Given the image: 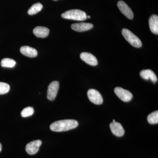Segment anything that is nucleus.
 Here are the masks:
<instances>
[{
	"label": "nucleus",
	"instance_id": "obj_24",
	"mask_svg": "<svg viewBox=\"0 0 158 158\" xmlns=\"http://www.w3.org/2000/svg\"><path fill=\"white\" fill-rule=\"evenodd\" d=\"M54 1H57V0H54Z\"/></svg>",
	"mask_w": 158,
	"mask_h": 158
},
{
	"label": "nucleus",
	"instance_id": "obj_6",
	"mask_svg": "<svg viewBox=\"0 0 158 158\" xmlns=\"http://www.w3.org/2000/svg\"><path fill=\"white\" fill-rule=\"evenodd\" d=\"M59 88V82L54 81L49 85L47 91V98L50 101H53L57 96Z\"/></svg>",
	"mask_w": 158,
	"mask_h": 158
},
{
	"label": "nucleus",
	"instance_id": "obj_16",
	"mask_svg": "<svg viewBox=\"0 0 158 158\" xmlns=\"http://www.w3.org/2000/svg\"><path fill=\"white\" fill-rule=\"evenodd\" d=\"M43 8V5L41 3H37L34 4L28 11V14L29 15H34L37 14L41 11Z\"/></svg>",
	"mask_w": 158,
	"mask_h": 158
},
{
	"label": "nucleus",
	"instance_id": "obj_20",
	"mask_svg": "<svg viewBox=\"0 0 158 158\" xmlns=\"http://www.w3.org/2000/svg\"><path fill=\"white\" fill-rule=\"evenodd\" d=\"M10 86L4 82H0V94H4L9 92Z\"/></svg>",
	"mask_w": 158,
	"mask_h": 158
},
{
	"label": "nucleus",
	"instance_id": "obj_13",
	"mask_svg": "<svg viewBox=\"0 0 158 158\" xmlns=\"http://www.w3.org/2000/svg\"><path fill=\"white\" fill-rule=\"evenodd\" d=\"M20 52L24 56L30 58H34L37 56V52L35 49L28 46H23L20 49Z\"/></svg>",
	"mask_w": 158,
	"mask_h": 158
},
{
	"label": "nucleus",
	"instance_id": "obj_1",
	"mask_svg": "<svg viewBox=\"0 0 158 158\" xmlns=\"http://www.w3.org/2000/svg\"><path fill=\"white\" fill-rule=\"evenodd\" d=\"M78 124V122L74 119H64L53 123L50 128L53 131H66L77 127Z\"/></svg>",
	"mask_w": 158,
	"mask_h": 158
},
{
	"label": "nucleus",
	"instance_id": "obj_9",
	"mask_svg": "<svg viewBox=\"0 0 158 158\" xmlns=\"http://www.w3.org/2000/svg\"><path fill=\"white\" fill-rule=\"evenodd\" d=\"M80 57L83 61L90 65L95 66L98 64L96 57L90 53L82 52L80 55Z\"/></svg>",
	"mask_w": 158,
	"mask_h": 158
},
{
	"label": "nucleus",
	"instance_id": "obj_14",
	"mask_svg": "<svg viewBox=\"0 0 158 158\" xmlns=\"http://www.w3.org/2000/svg\"><path fill=\"white\" fill-rule=\"evenodd\" d=\"M33 33L37 37L45 38L48 36L49 30L45 27H37L33 30Z\"/></svg>",
	"mask_w": 158,
	"mask_h": 158
},
{
	"label": "nucleus",
	"instance_id": "obj_3",
	"mask_svg": "<svg viewBox=\"0 0 158 158\" xmlns=\"http://www.w3.org/2000/svg\"><path fill=\"white\" fill-rule=\"evenodd\" d=\"M122 33L125 39L133 46L138 48L142 46V42L140 39L129 30L123 29L122 31Z\"/></svg>",
	"mask_w": 158,
	"mask_h": 158
},
{
	"label": "nucleus",
	"instance_id": "obj_17",
	"mask_svg": "<svg viewBox=\"0 0 158 158\" xmlns=\"http://www.w3.org/2000/svg\"><path fill=\"white\" fill-rule=\"evenodd\" d=\"M1 65L3 67L13 68L16 65V62L12 59L5 58L1 61Z\"/></svg>",
	"mask_w": 158,
	"mask_h": 158
},
{
	"label": "nucleus",
	"instance_id": "obj_11",
	"mask_svg": "<svg viewBox=\"0 0 158 158\" xmlns=\"http://www.w3.org/2000/svg\"><path fill=\"white\" fill-rule=\"evenodd\" d=\"M94 26L90 23H81L72 24L71 28L77 32H84L88 31L93 27Z\"/></svg>",
	"mask_w": 158,
	"mask_h": 158
},
{
	"label": "nucleus",
	"instance_id": "obj_7",
	"mask_svg": "<svg viewBox=\"0 0 158 158\" xmlns=\"http://www.w3.org/2000/svg\"><path fill=\"white\" fill-rule=\"evenodd\" d=\"M41 144L42 141L41 140H37L31 141L26 145V151L30 155H34L38 152Z\"/></svg>",
	"mask_w": 158,
	"mask_h": 158
},
{
	"label": "nucleus",
	"instance_id": "obj_10",
	"mask_svg": "<svg viewBox=\"0 0 158 158\" xmlns=\"http://www.w3.org/2000/svg\"><path fill=\"white\" fill-rule=\"evenodd\" d=\"M112 132L117 137H122L124 135L125 131L122 125L118 122H112L110 124Z\"/></svg>",
	"mask_w": 158,
	"mask_h": 158
},
{
	"label": "nucleus",
	"instance_id": "obj_5",
	"mask_svg": "<svg viewBox=\"0 0 158 158\" xmlns=\"http://www.w3.org/2000/svg\"><path fill=\"white\" fill-rule=\"evenodd\" d=\"M88 96L90 101L95 104L101 105L103 102L101 94L95 89H91L88 90Z\"/></svg>",
	"mask_w": 158,
	"mask_h": 158
},
{
	"label": "nucleus",
	"instance_id": "obj_2",
	"mask_svg": "<svg viewBox=\"0 0 158 158\" xmlns=\"http://www.w3.org/2000/svg\"><path fill=\"white\" fill-rule=\"evenodd\" d=\"M61 16L65 19L77 21L85 20L87 19V14L85 11L79 9L69 10L62 13Z\"/></svg>",
	"mask_w": 158,
	"mask_h": 158
},
{
	"label": "nucleus",
	"instance_id": "obj_15",
	"mask_svg": "<svg viewBox=\"0 0 158 158\" xmlns=\"http://www.w3.org/2000/svg\"><path fill=\"white\" fill-rule=\"evenodd\" d=\"M150 29L152 33L158 34V16L156 15H152L149 19Z\"/></svg>",
	"mask_w": 158,
	"mask_h": 158
},
{
	"label": "nucleus",
	"instance_id": "obj_19",
	"mask_svg": "<svg viewBox=\"0 0 158 158\" xmlns=\"http://www.w3.org/2000/svg\"><path fill=\"white\" fill-rule=\"evenodd\" d=\"M34 113V109L31 107H27L24 108L21 113L23 117H27L31 116Z\"/></svg>",
	"mask_w": 158,
	"mask_h": 158
},
{
	"label": "nucleus",
	"instance_id": "obj_12",
	"mask_svg": "<svg viewBox=\"0 0 158 158\" xmlns=\"http://www.w3.org/2000/svg\"><path fill=\"white\" fill-rule=\"evenodd\" d=\"M140 76L144 80H150L154 83H155L158 81L157 77L155 73L151 69H146V70L141 71L140 72Z\"/></svg>",
	"mask_w": 158,
	"mask_h": 158
},
{
	"label": "nucleus",
	"instance_id": "obj_4",
	"mask_svg": "<svg viewBox=\"0 0 158 158\" xmlns=\"http://www.w3.org/2000/svg\"><path fill=\"white\" fill-rule=\"evenodd\" d=\"M114 92L116 95L123 102H129L133 98V94L131 92L120 87H116L115 88Z\"/></svg>",
	"mask_w": 158,
	"mask_h": 158
},
{
	"label": "nucleus",
	"instance_id": "obj_21",
	"mask_svg": "<svg viewBox=\"0 0 158 158\" xmlns=\"http://www.w3.org/2000/svg\"><path fill=\"white\" fill-rule=\"evenodd\" d=\"M2 144H1V143H0V152H1V151H2Z\"/></svg>",
	"mask_w": 158,
	"mask_h": 158
},
{
	"label": "nucleus",
	"instance_id": "obj_23",
	"mask_svg": "<svg viewBox=\"0 0 158 158\" xmlns=\"http://www.w3.org/2000/svg\"><path fill=\"white\" fill-rule=\"evenodd\" d=\"M116 122V121H115V119H113V122Z\"/></svg>",
	"mask_w": 158,
	"mask_h": 158
},
{
	"label": "nucleus",
	"instance_id": "obj_8",
	"mask_svg": "<svg viewBox=\"0 0 158 158\" xmlns=\"http://www.w3.org/2000/svg\"><path fill=\"white\" fill-rule=\"evenodd\" d=\"M117 6L120 11L126 17L129 19H133L134 17L133 11L126 3L123 1H118L117 3Z\"/></svg>",
	"mask_w": 158,
	"mask_h": 158
},
{
	"label": "nucleus",
	"instance_id": "obj_18",
	"mask_svg": "<svg viewBox=\"0 0 158 158\" xmlns=\"http://www.w3.org/2000/svg\"><path fill=\"white\" fill-rule=\"evenodd\" d=\"M148 121L150 124H157L158 123V111L155 112L150 114L148 117Z\"/></svg>",
	"mask_w": 158,
	"mask_h": 158
},
{
	"label": "nucleus",
	"instance_id": "obj_22",
	"mask_svg": "<svg viewBox=\"0 0 158 158\" xmlns=\"http://www.w3.org/2000/svg\"><path fill=\"white\" fill-rule=\"evenodd\" d=\"M90 16H87V18H90Z\"/></svg>",
	"mask_w": 158,
	"mask_h": 158
}]
</instances>
